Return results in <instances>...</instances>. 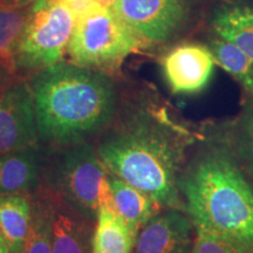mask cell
I'll return each mask as SVG.
<instances>
[{
	"label": "cell",
	"mask_w": 253,
	"mask_h": 253,
	"mask_svg": "<svg viewBox=\"0 0 253 253\" xmlns=\"http://www.w3.org/2000/svg\"><path fill=\"white\" fill-rule=\"evenodd\" d=\"M194 231L184 211L166 209L142 227L132 253H191Z\"/></svg>",
	"instance_id": "cell-10"
},
{
	"label": "cell",
	"mask_w": 253,
	"mask_h": 253,
	"mask_svg": "<svg viewBox=\"0 0 253 253\" xmlns=\"http://www.w3.org/2000/svg\"><path fill=\"white\" fill-rule=\"evenodd\" d=\"M32 217L27 242L23 253H53L52 199L45 189L31 195Z\"/></svg>",
	"instance_id": "cell-18"
},
{
	"label": "cell",
	"mask_w": 253,
	"mask_h": 253,
	"mask_svg": "<svg viewBox=\"0 0 253 253\" xmlns=\"http://www.w3.org/2000/svg\"><path fill=\"white\" fill-rule=\"evenodd\" d=\"M100 2H102V4L104 5V6H107V7H108L109 5H112L114 1H115V0H99Z\"/></svg>",
	"instance_id": "cell-26"
},
{
	"label": "cell",
	"mask_w": 253,
	"mask_h": 253,
	"mask_svg": "<svg viewBox=\"0 0 253 253\" xmlns=\"http://www.w3.org/2000/svg\"><path fill=\"white\" fill-rule=\"evenodd\" d=\"M0 253H11L7 248V245H6L4 238H2L1 233H0Z\"/></svg>",
	"instance_id": "cell-25"
},
{
	"label": "cell",
	"mask_w": 253,
	"mask_h": 253,
	"mask_svg": "<svg viewBox=\"0 0 253 253\" xmlns=\"http://www.w3.org/2000/svg\"><path fill=\"white\" fill-rule=\"evenodd\" d=\"M216 140L225 145L253 179V99L245 103L239 115L225 126L223 134Z\"/></svg>",
	"instance_id": "cell-17"
},
{
	"label": "cell",
	"mask_w": 253,
	"mask_h": 253,
	"mask_svg": "<svg viewBox=\"0 0 253 253\" xmlns=\"http://www.w3.org/2000/svg\"><path fill=\"white\" fill-rule=\"evenodd\" d=\"M43 151L38 147L0 155V195H34L42 184Z\"/></svg>",
	"instance_id": "cell-11"
},
{
	"label": "cell",
	"mask_w": 253,
	"mask_h": 253,
	"mask_svg": "<svg viewBox=\"0 0 253 253\" xmlns=\"http://www.w3.org/2000/svg\"><path fill=\"white\" fill-rule=\"evenodd\" d=\"M37 1V0H0V2H4V4L9 5H17V6H25L30 5L32 2Z\"/></svg>",
	"instance_id": "cell-24"
},
{
	"label": "cell",
	"mask_w": 253,
	"mask_h": 253,
	"mask_svg": "<svg viewBox=\"0 0 253 253\" xmlns=\"http://www.w3.org/2000/svg\"><path fill=\"white\" fill-rule=\"evenodd\" d=\"M32 6L33 2L25 6L0 2V66H6L14 72L15 50L30 18Z\"/></svg>",
	"instance_id": "cell-19"
},
{
	"label": "cell",
	"mask_w": 253,
	"mask_h": 253,
	"mask_svg": "<svg viewBox=\"0 0 253 253\" xmlns=\"http://www.w3.org/2000/svg\"><path fill=\"white\" fill-rule=\"evenodd\" d=\"M59 1L71 11L77 21L89 15L101 13L107 8V6H104L99 0H59Z\"/></svg>",
	"instance_id": "cell-22"
},
{
	"label": "cell",
	"mask_w": 253,
	"mask_h": 253,
	"mask_svg": "<svg viewBox=\"0 0 253 253\" xmlns=\"http://www.w3.org/2000/svg\"><path fill=\"white\" fill-rule=\"evenodd\" d=\"M74 15L59 0H37L14 55L15 73H34L62 61L75 27Z\"/></svg>",
	"instance_id": "cell-5"
},
{
	"label": "cell",
	"mask_w": 253,
	"mask_h": 253,
	"mask_svg": "<svg viewBox=\"0 0 253 253\" xmlns=\"http://www.w3.org/2000/svg\"><path fill=\"white\" fill-rule=\"evenodd\" d=\"M137 237L112 205H101L93 233V253H132Z\"/></svg>",
	"instance_id": "cell-15"
},
{
	"label": "cell",
	"mask_w": 253,
	"mask_h": 253,
	"mask_svg": "<svg viewBox=\"0 0 253 253\" xmlns=\"http://www.w3.org/2000/svg\"><path fill=\"white\" fill-rule=\"evenodd\" d=\"M178 186L195 227L253 245V186L221 142L210 140L185 164Z\"/></svg>",
	"instance_id": "cell-3"
},
{
	"label": "cell",
	"mask_w": 253,
	"mask_h": 253,
	"mask_svg": "<svg viewBox=\"0 0 253 253\" xmlns=\"http://www.w3.org/2000/svg\"><path fill=\"white\" fill-rule=\"evenodd\" d=\"M214 63L209 47L192 42L175 46L161 61L168 86L177 95L197 94L203 90L212 78Z\"/></svg>",
	"instance_id": "cell-9"
},
{
	"label": "cell",
	"mask_w": 253,
	"mask_h": 253,
	"mask_svg": "<svg viewBox=\"0 0 253 253\" xmlns=\"http://www.w3.org/2000/svg\"><path fill=\"white\" fill-rule=\"evenodd\" d=\"M191 253H253V245L216 231L195 227Z\"/></svg>",
	"instance_id": "cell-21"
},
{
	"label": "cell",
	"mask_w": 253,
	"mask_h": 253,
	"mask_svg": "<svg viewBox=\"0 0 253 253\" xmlns=\"http://www.w3.org/2000/svg\"><path fill=\"white\" fill-rule=\"evenodd\" d=\"M36 107L30 84L12 81L0 94V155L38 147Z\"/></svg>",
	"instance_id": "cell-8"
},
{
	"label": "cell",
	"mask_w": 253,
	"mask_h": 253,
	"mask_svg": "<svg viewBox=\"0 0 253 253\" xmlns=\"http://www.w3.org/2000/svg\"><path fill=\"white\" fill-rule=\"evenodd\" d=\"M50 150L53 154L43 162L41 188L81 216L96 221L101 205H112L109 173L96 148L86 142Z\"/></svg>",
	"instance_id": "cell-4"
},
{
	"label": "cell",
	"mask_w": 253,
	"mask_h": 253,
	"mask_svg": "<svg viewBox=\"0 0 253 253\" xmlns=\"http://www.w3.org/2000/svg\"><path fill=\"white\" fill-rule=\"evenodd\" d=\"M31 217V195H0V233L11 253L24 252Z\"/></svg>",
	"instance_id": "cell-14"
},
{
	"label": "cell",
	"mask_w": 253,
	"mask_h": 253,
	"mask_svg": "<svg viewBox=\"0 0 253 253\" xmlns=\"http://www.w3.org/2000/svg\"><path fill=\"white\" fill-rule=\"evenodd\" d=\"M108 173L112 207L129 227L138 235L142 227L155 214L161 212L163 208L134 185L113 173Z\"/></svg>",
	"instance_id": "cell-13"
},
{
	"label": "cell",
	"mask_w": 253,
	"mask_h": 253,
	"mask_svg": "<svg viewBox=\"0 0 253 253\" xmlns=\"http://www.w3.org/2000/svg\"><path fill=\"white\" fill-rule=\"evenodd\" d=\"M214 61L238 82L253 99V62L233 43L224 39L211 41L209 46Z\"/></svg>",
	"instance_id": "cell-20"
},
{
	"label": "cell",
	"mask_w": 253,
	"mask_h": 253,
	"mask_svg": "<svg viewBox=\"0 0 253 253\" xmlns=\"http://www.w3.org/2000/svg\"><path fill=\"white\" fill-rule=\"evenodd\" d=\"M15 72L6 66H0V94L6 87L15 80Z\"/></svg>",
	"instance_id": "cell-23"
},
{
	"label": "cell",
	"mask_w": 253,
	"mask_h": 253,
	"mask_svg": "<svg viewBox=\"0 0 253 253\" xmlns=\"http://www.w3.org/2000/svg\"><path fill=\"white\" fill-rule=\"evenodd\" d=\"M40 143L50 149L86 143L114 121L119 94L109 74L60 61L28 80Z\"/></svg>",
	"instance_id": "cell-2"
},
{
	"label": "cell",
	"mask_w": 253,
	"mask_h": 253,
	"mask_svg": "<svg viewBox=\"0 0 253 253\" xmlns=\"http://www.w3.org/2000/svg\"><path fill=\"white\" fill-rule=\"evenodd\" d=\"M196 137L166 107L136 104L101 132L96 151L108 172L134 185L163 209L185 211L179 177Z\"/></svg>",
	"instance_id": "cell-1"
},
{
	"label": "cell",
	"mask_w": 253,
	"mask_h": 253,
	"mask_svg": "<svg viewBox=\"0 0 253 253\" xmlns=\"http://www.w3.org/2000/svg\"><path fill=\"white\" fill-rule=\"evenodd\" d=\"M212 30L218 38L238 47L253 62V8L224 6L213 15Z\"/></svg>",
	"instance_id": "cell-16"
},
{
	"label": "cell",
	"mask_w": 253,
	"mask_h": 253,
	"mask_svg": "<svg viewBox=\"0 0 253 253\" xmlns=\"http://www.w3.org/2000/svg\"><path fill=\"white\" fill-rule=\"evenodd\" d=\"M48 194L53 205V253H93L95 221L81 216L50 192Z\"/></svg>",
	"instance_id": "cell-12"
},
{
	"label": "cell",
	"mask_w": 253,
	"mask_h": 253,
	"mask_svg": "<svg viewBox=\"0 0 253 253\" xmlns=\"http://www.w3.org/2000/svg\"><path fill=\"white\" fill-rule=\"evenodd\" d=\"M144 46L107 7L75 23L67 53L72 62L109 74L119 71L126 56Z\"/></svg>",
	"instance_id": "cell-6"
},
{
	"label": "cell",
	"mask_w": 253,
	"mask_h": 253,
	"mask_svg": "<svg viewBox=\"0 0 253 253\" xmlns=\"http://www.w3.org/2000/svg\"><path fill=\"white\" fill-rule=\"evenodd\" d=\"M198 0H115L108 7L144 45L163 43L185 30Z\"/></svg>",
	"instance_id": "cell-7"
}]
</instances>
